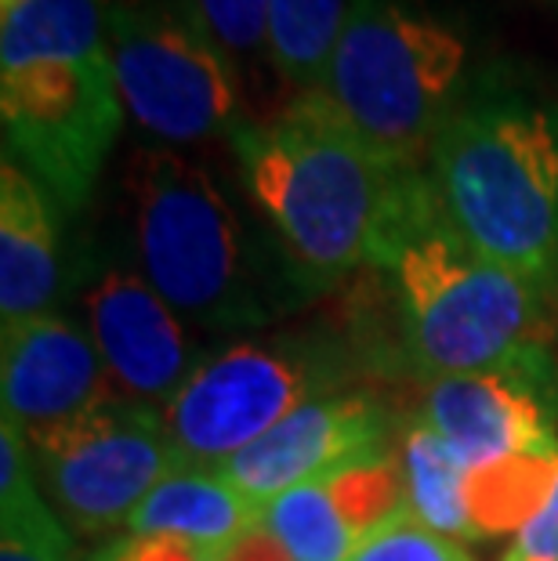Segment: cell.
<instances>
[{
  "instance_id": "6da1fadb",
  "label": "cell",
  "mask_w": 558,
  "mask_h": 561,
  "mask_svg": "<svg viewBox=\"0 0 558 561\" xmlns=\"http://www.w3.org/2000/svg\"><path fill=\"white\" fill-rule=\"evenodd\" d=\"M229 141L247 193L308 294L374 265L418 178L377 160L319 91H298L272 121H240Z\"/></svg>"
},
{
  "instance_id": "7a4b0ae2",
  "label": "cell",
  "mask_w": 558,
  "mask_h": 561,
  "mask_svg": "<svg viewBox=\"0 0 558 561\" xmlns=\"http://www.w3.org/2000/svg\"><path fill=\"white\" fill-rule=\"evenodd\" d=\"M135 272L196 333L265 330L308 297L276 240H261L204 167L174 149L127 157Z\"/></svg>"
},
{
  "instance_id": "3957f363",
  "label": "cell",
  "mask_w": 558,
  "mask_h": 561,
  "mask_svg": "<svg viewBox=\"0 0 558 561\" xmlns=\"http://www.w3.org/2000/svg\"><path fill=\"white\" fill-rule=\"evenodd\" d=\"M371 268L388 283L402 352L424 380L551 348L558 290L479 254L449 225L429 171L410 182Z\"/></svg>"
},
{
  "instance_id": "277c9868",
  "label": "cell",
  "mask_w": 558,
  "mask_h": 561,
  "mask_svg": "<svg viewBox=\"0 0 558 561\" xmlns=\"http://www.w3.org/2000/svg\"><path fill=\"white\" fill-rule=\"evenodd\" d=\"M124 116L102 0H22L0 15L4 157L62 210L91 199Z\"/></svg>"
},
{
  "instance_id": "5b68a950",
  "label": "cell",
  "mask_w": 558,
  "mask_h": 561,
  "mask_svg": "<svg viewBox=\"0 0 558 561\" xmlns=\"http://www.w3.org/2000/svg\"><path fill=\"white\" fill-rule=\"evenodd\" d=\"M429 178L479 254L558 290V99L508 83L468 88L439 130Z\"/></svg>"
},
{
  "instance_id": "8992f818",
  "label": "cell",
  "mask_w": 558,
  "mask_h": 561,
  "mask_svg": "<svg viewBox=\"0 0 558 561\" xmlns=\"http://www.w3.org/2000/svg\"><path fill=\"white\" fill-rule=\"evenodd\" d=\"M465 77L460 33L399 0H352L316 91L385 167L424 174Z\"/></svg>"
},
{
  "instance_id": "52a82bcc",
  "label": "cell",
  "mask_w": 558,
  "mask_h": 561,
  "mask_svg": "<svg viewBox=\"0 0 558 561\" xmlns=\"http://www.w3.org/2000/svg\"><path fill=\"white\" fill-rule=\"evenodd\" d=\"M360 359L330 333L243 337L207 355L163 405V427L182 463L221 468L298 405L352 385Z\"/></svg>"
},
{
  "instance_id": "ba28073f",
  "label": "cell",
  "mask_w": 558,
  "mask_h": 561,
  "mask_svg": "<svg viewBox=\"0 0 558 561\" xmlns=\"http://www.w3.org/2000/svg\"><path fill=\"white\" fill-rule=\"evenodd\" d=\"M105 30L124 110L152 138L193 146L243 121L232 58L189 4L110 8Z\"/></svg>"
},
{
  "instance_id": "9c48e42d",
  "label": "cell",
  "mask_w": 558,
  "mask_h": 561,
  "mask_svg": "<svg viewBox=\"0 0 558 561\" xmlns=\"http://www.w3.org/2000/svg\"><path fill=\"white\" fill-rule=\"evenodd\" d=\"M26 442L44 500L80 536L127 525L141 500L182 463L163 413L124 399L77 421L26 432Z\"/></svg>"
},
{
  "instance_id": "30bf717a",
  "label": "cell",
  "mask_w": 558,
  "mask_h": 561,
  "mask_svg": "<svg viewBox=\"0 0 558 561\" xmlns=\"http://www.w3.org/2000/svg\"><path fill=\"white\" fill-rule=\"evenodd\" d=\"M421 424L468 463L558 460V359L537 348L475 374L435 377Z\"/></svg>"
},
{
  "instance_id": "8fae6325",
  "label": "cell",
  "mask_w": 558,
  "mask_h": 561,
  "mask_svg": "<svg viewBox=\"0 0 558 561\" xmlns=\"http://www.w3.org/2000/svg\"><path fill=\"white\" fill-rule=\"evenodd\" d=\"M388 438L391 416L382 399L363 388H344L298 405L272 432L215 471H221L258 507H269L298 485L396 457Z\"/></svg>"
},
{
  "instance_id": "7c38bea8",
  "label": "cell",
  "mask_w": 558,
  "mask_h": 561,
  "mask_svg": "<svg viewBox=\"0 0 558 561\" xmlns=\"http://www.w3.org/2000/svg\"><path fill=\"white\" fill-rule=\"evenodd\" d=\"M84 316L124 402L163 410L207 363L196 330L135 268H105L84 294Z\"/></svg>"
},
{
  "instance_id": "4fadbf2b",
  "label": "cell",
  "mask_w": 558,
  "mask_h": 561,
  "mask_svg": "<svg viewBox=\"0 0 558 561\" xmlns=\"http://www.w3.org/2000/svg\"><path fill=\"white\" fill-rule=\"evenodd\" d=\"M0 330V402L22 432L77 421L116 399L88 327L47 312Z\"/></svg>"
},
{
  "instance_id": "5bb4252c",
  "label": "cell",
  "mask_w": 558,
  "mask_h": 561,
  "mask_svg": "<svg viewBox=\"0 0 558 561\" xmlns=\"http://www.w3.org/2000/svg\"><path fill=\"white\" fill-rule=\"evenodd\" d=\"M407 507L399 453L276 496L261 529L291 561H352L374 529Z\"/></svg>"
},
{
  "instance_id": "9a60e30c",
  "label": "cell",
  "mask_w": 558,
  "mask_h": 561,
  "mask_svg": "<svg viewBox=\"0 0 558 561\" xmlns=\"http://www.w3.org/2000/svg\"><path fill=\"white\" fill-rule=\"evenodd\" d=\"M58 203L26 167L0 163V327L58 312L62 232Z\"/></svg>"
},
{
  "instance_id": "2e32d148",
  "label": "cell",
  "mask_w": 558,
  "mask_h": 561,
  "mask_svg": "<svg viewBox=\"0 0 558 561\" xmlns=\"http://www.w3.org/2000/svg\"><path fill=\"white\" fill-rule=\"evenodd\" d=\"M265 507L243 496L221 471L178 463L127 518V536H171L207 551H229L254 533Z\"/></svg>"
},
{
  "instance_id": "e0dca14e",
  "label": "cell",
  "mask_w": 558,
  "mask_h": 561,
  "mask_svg": "<svg viewBox=\"0 0 558 561\" xmlns=\"http://www.w3.org/2000/svg\"><path fill=\"white\" fill-rule=\"evenodd\" d=\"M0 561H73V540L41 493L26 432L0 421Z\"/></svg>"
},
{
  "instance_id": "ac0fdd59",
  "label": "cell",
  "mask_w": 558,
  "mask_h": 561,
  "mask_svg": "<svg viewBox=\"0 0 558 561\" xmlns=\"http://www.w3.org/2000/svg\"><path fill=\"white\" fill-rule=\"evenodd\" d=\"M352 0H269V58L298 91L323 83Z\"/></svg>"
},
{
  "instance_id": "d6986e66",
  "label": "cell",
  "mask_w": 558,
  "mask_h": 561,
  "mask_svg": "<svg viewBox=\"0 0 558 561\" xmlns=\"http://www.w3.org/2000/svg\"><path fill=\"white\" fill-rule=\"evenodd\" d=\"M352 561H471L465 547L457 540L432 533L429 525H421L407 507L396 511L382 529L371 533Z\"/></svg>"
},
{
  "instance_id": "ffe728a7",
  "label": "cell",
  "mask_w": 558,
  "mask_h": 561,
  "mask_svg": "<svg viewBox=\"0 0 558 561\" xmlns=\"http://www.w3.org/2000/svg\"><path fill=\"white\" fill-rule=\"evenodd\" d=\"M225 55H254L269 47V0H185Z\"/></svg>"
},
{
  "instance_id": "44dd1931",
  "label": "cell",
  "mask_w": 558,
  "mask_h": 561,
  "mask_svg": "<svg viewBox=\"0 0 558 561\" xmlns=\"http://www.w3.org/2000/svg\"><path fill=\"white\" fill-rule=\"evenodd\" d=\"M504 561H558V482L548 504L515 533V543L508 547Z\"/></svg>"
},
{
  "instance_id": "7402d4cb",
  "label": "cell",
  "mask_w": 558,
  "mask_h": 561,
  "mask_svg": "<svg viewBox=\"0 0 558 561\" xmlns=\"http://www.w3.org/2000/svg\"><path fill=\"white\" fill-rule=\"evenodd\" d=\"M110 551L113 561H221L218 551H207V547L185 540H171V536H124Z\"/></svg>"
},
{
  "instance_id": "603a6c76",
  "label": "cell",
  "mask_w": 558,
  "mask_h": 561,
  "mask_svg": "<svg viewBox=\"0 0 558 561\" xmlns=\"http://www.w3.org/2000/svg\"><path fill=\"white\" fill-rule=\"evenodd\" d=\"M221 561H291L287 558V551H283V547L272 540V536L261 529L254 533H247L243 540H236L229 551H221Z\"/></svg>"
},
{
  "instance_id": "cb8c5ba5",
  "label": "cell",
  "mask_w": 558,
  "mask_h": 561,
  "mask_svg": "<svg viewBox=\"0 0 558 561\" xmlns=\"http://www.w3.org/2000/svg\"><path fill=\"white\" fill-rule=\"evenodd\" d=\"M22 0H0V15H8V11H15Z\"/></svg>"
},
{
  "instance_id": "d4e9b609",
  "label": "cell",
  "mask_w": 558,
  "mask_h": 561,
  "mask_svg": "<svg viewBox=\"0 0 558 561\" xmlns=\"http://www.w3.org/2000/svg\"><path fill=\"white\" fill-rule=\"evenodd\" d=\"M88 561H113V551H99V554H91Z\"/></svg>"
}]
</instances>
